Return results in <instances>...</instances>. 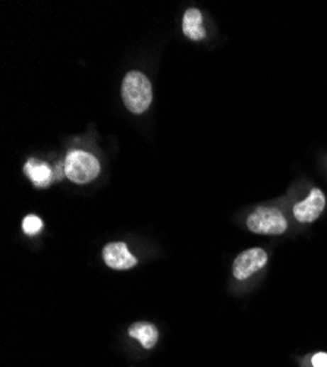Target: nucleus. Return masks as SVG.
I'll return each mask as SVG.
<instances>
[{"mask_svg":"<svg viewBox=\"0 0 327 367\" xmlns=\"http://www.w3.org/2000/svg\"><path fill=\"white\" fill-rule=\"evenodd\" d=\"M104 263L115 270H128L138 265L137 257L131 254L128 246L122 241L111 243L103 248Z\"/></svg>","mask_w":327,"mask_h":367,"instance_id":"obj_6","label":"nucleus"},{"mask_svg":"<svg viewBox=\"0 0 327 367\" xmlns=\"http://www.w3.org/2000/svg\"><path fill=\"white\" fill-rule=\"evenodd\" d=\"M128 335L131 338L138 339L145 350L155 347L159 341L157 328L155 325H151V323H148V322H135L134 325L129 327Z\"/></svg>","mask_w":327,"mask_h":367,"instance_id":"obj_8","label":"nucleus"},{"mask_svg":"<svg viewBox=\"0 0 327 367\" xmlns=\"http://www.w3.org/2000/svg\"><path fill=\"white\" fill-rule=\"evenodd\" d=\"M63 174L75 184H89L100 174L99 160L82 150H72L65 159Z\"/></svg>","mask_w":327,"mask_h":367,"instance_id":"obj_2","label":"nucleus"},{"mask_svg":"<svg viewBox=\"0 0 327 367\" xmlns=\"http://www.w3.org/2000/svg\"><path fill=\"white\" fill-rule=\"evenodd\" d=\"M43 229V221L38 218L35 214H28L26 216V219L23 222V231L30 235L34 236L37 235L40 231Z\"/></svg>","mask_w":327,"mask_h":367,"instance_id":"obj_10","label":"nucleus"},{"mask_svg":"<svg viewBox=\"0 0 327 367\" xmlns=\"http://www.w3.org/2000/svg\"><path fill=\"white\" fill-rule=\"evenodd\" d=\"M247 228L260 235H282L288 229V221L279 209L260 206L248 216Z\"/></svg>","mask_w":327,"mask_h":367,"instance_id":"obj_3","label":"nucleus"},{"mask_svg":"<svg viewBox=\"0 0 327 367\" xmlns=\"http://www.w3.org/2000/svg\"><path fill=\"white\" fill-rule=\"evenodd\" d=\"M122 100L133 114H144L153 100L150 80L140 71H131L122 81Z\"/></svg>","mask_w":327,"mask_h":367,"instance_id":"obj_1","label":"nucleus"},{"mask_svg":"<svg viewBox=\"0 0 327 367\" xmlns=\"http://www.w3.org/2000/svg\"><path fill=\"white\" fill-rule=\"evenodd\" d=\"M324 207H326L324 192L320 188H313L307 199L294 206V216L301 224H311L320 218Z\"/></svg>","mask_w":327,"mask_h":367,"instance_id":"obj_5","label":"nucleus"},{"mask_svg":"<svg viewBox=\"0 0 327 367\" xmlns=\"http://www.w3.org/2000/svg\"><path fill=\"white\" fill-rule=\"evenodd\" d=\"M313 367H327V353H317L311 358Z\"/></svg>","mask_w":327,"mask_h":367,"instance_id":"obj_11","label":"nucleus"},{"mask_svg":"<svg viewBox=\"0 0 327 367\" xmlns=\"http://www.w3.org/2000/svg\"><path fill=\"white\" fill-rule=\"evenodd\" d=\"M182 31L192 41L203 40L207 35L206 30L203 27V16L199 9L191 8L184 13Z\"/></svg>","mask_w":327,"mask_h":367,"instance_id":"obj_9","label":"nucleus"},{"mask_svg":"<svg viewBox=\"0 0 327 367\" xmlns=\"http://www.w3.org/2000/svg\"><path fill=\"white\" fill-rule=\"evenodd\" d=\"M269 256L263 248H248L239 254L232 266V275L238 280H244L255 275L267 265Z\"/></svg>","mask_w":327,"mask_h":367,"instance_id":"obj_4","label":"nucleus"},{"mask_svg":"<svg viewBox=\"0 0 327 367\" xmlns=\"http://www.w3.org/2000/svg\"><path fill=\"white\" fill-rule=\"evenodd\" d=\"M26 175L31 180V182L37 188H46L53 181V170L48 163L37 162L35 159H30L24 166Z\"/></svg>","mask_w":327,"mask_h":367,"instance_id":"obj_7","label":"nucleus"}]
</instances>
